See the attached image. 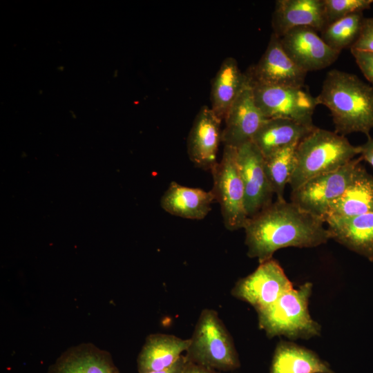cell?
Instances as JSON below:
<instances>
[{
    "label": "cell",
    "instance_id": "obj_30",
    "mask_svg": "<svg viewBox=\"0 0 373 373\" xmlns=\"http://www.w3.org/2000/svg\"><path fill=\"white\" fill-rule=\"evenodd\" d=\"M359 146L362 160L373 166V137H368L367 142Z\"/></svg>",
    "mask_w": 373,
    "mask_h": 373
},
{
    "label": "cell",
    "instance_id": "obj_15",
    "mask_svg": "<svg viewBox=\"0 0 373 373\" xmlns=\"http://www.w3.org/2000/svg\"><path fill=\"white\" fill-rule=\"evenodd\" d=\"M273 32L280 38L297 27L321 32L327 26L323 0H278L272 14Z\"/></svg>",
    "mask_w": 373,
    "mask_h": 373
},
{
    "label": "cell",
    "instance_id": "obj_13",
    "mask_svg": "<svg viewBox=\"0 0 373 373\" xmlns=\"http://www.w3.org/2000/svg\"><path fill=\"white\" fill-rule=\"evenodd\" d=\"M266 119L256 105L248 77L247 84L224 119L225 128L222 131L221 142L224 146L233 148L252 142L254 135Z\"/></svg>",
    "mask_w": 373,
    "mask_h": 373
},
{
    "label": "cell",
    "instance_id": "obj_1",
    "mask_svg": "<svg viewBox=\"0 0 373 373\" xmlns=\"http://www.w3.org/2000/svg\"><path fill=\"white\" fill-rule=\"evenodd\" d=\"M325 223L294 203L276 199L248 218L244 227L247 254L260 263L272 258L280 249L311 248L325 244L331 238Z\"/></svg>",
    "mask_w": 373,
    "mask_h": 373
},
{
    "label": "cell",
    "instance_id": "obj_23",
    "mask_svg": "<svg viewBox=\"0 0 373 373\" xmlns=\"http://www.w3.org/2000/svg\"><path fill=\"white\" fill-rule=\"evenodd\" d=\"M269 373H334L315 352L293 343L280 341L272 358Z\"/></svg>",
    "mask_w": 373,
    "mask_h": 373
},
{
    "label": "cell",
    "instance_id": "obj_11",
    "mask_svg": "<svg viewBox=\"0 0 373 373\" xmlns=\"http://www.w3.org/2000/svg\"><path fill=\"white\" fill-rule=\"evenodd\" d=\"M251 82L274 86L303 88L307 72L285 53L280 38L271 34L258 62L246 72Z\"/></svg>",
    "mask_w": 373,
    "mask_h": 373
},
{
    "label": "cell",
    "instance_id": "obj_20",
    "mask_svg": "<svg viewBox=\"0 0 373 373\" xmlns=\"http://www.w3.org/2000/svg\"><path fill=\"white\" fill-rule=\"evenodd\" d=\"M370 212H373V175L361 164L345 192L331 205L324 221Z\"/></svg>",
    "mask_w": 373,
    "mask_h": 373
},
{
    "label": "cell",
    "instance_id": "obj_6",
    "mask_svg": "<svg viewBox=\"0 0 373 373\" xmlns=\"http://www.w3.org/2000/svg\"><path fill=\"white\" fill-rule=\"evenodd\" d=\"M211 190L221 209L224 227L229 231L244 229L248 220L245 189L236 160V148L224 146L222 159L211 169Z\"/></svg>",
    "mask_w": 373,
    "mask_h": 373
},
{
    "label": "cell",
    "instance_id": "obj_18",
    "mask_svg": "<svg viewBox=\"0 0 373 373\" xmlns=\"http://www.w3.org/2000/svg\"><path fill=\"white\" fill-rule=\"evenodd\" d=\"M190 339L166 334L148 336L137 359L138 373L164 370L172 365L186 352Z\"/></svg>",
    "mask_w": 373,
    "mask_h": 373
},
{
    "label": "cell",
    "instance_id": "obj_10",
    "mask_svg": "<svg viewBox=\"0 0 373 373\" xmlns=\"http://www.w3.org/2000/svg\"><path fill=\"white\" fill-rule=\"evenodd\" d=\"M236 160L245 189L248 218L269 206L274 193L265 171L264 156L252 142L236 148Z\"/></svg>",
    "mask_w": 373,
    "mask_h": 373
},
{
    "label": "cell",
    "instance_id": "obj_24",
    "mask_svg": "<svg viewBox=\"0 0 373 373\" xmlns=\"http://www.w3.org/2000/svg\"><path fill=\"white\" fill-rule=\"evenodd\" d=\"M298 143L281 149L264 157L265 171L277 199L284 200L285 187L289 184L295 166Z\"/></svg>",
    "mask_w": 373,
    "mask_h": 373
},
{
    "label": "cell",
    "instance_id": "obj_27",
    "mask_svg": "<svg viewBox=\"0 0 373 373\" xmlns=\"http://www.w3.org/2000/svg\"><path fill=\"white\" fill-rule=\"evenodd\" d=\"M352 49L373 52V17L364 18L359 36Z\"/></svg>",
    "mask_w": 373,
    "mask_h": 373
},
{
    "label": "cell",
    "instance_id": "obj_17",
    "mask_svg": "<svg viewBox=\"0 0 373 373\" xmlns=\"http://www.w3.org/2000/svg\"><path fill=\"white\" fill-rule=\"evenodd\" d=\"M211 191L191 188L173 181L161 198V207L167 213L182 218L202 220L215 202Z\"/></svg>",
    "mask_w": 373,
    "mask_h": 373
},
{
    "label": "cell",
    "instance_id": "obj_16",
    "mask_svg": "<svg viewBox=\"0 0 373 373\" xmlns=\"http://www.w3.org/2000/svg\"><path fill=\"white\" fill-rule=\"evenodd\" d=\"M325 222L332 239L373 262V212Z\"/></svg>",
    "mask_w": 373,
    "mask_h": 373
},
{
    "label": "cell",
    "instance_id": "obj_22",
    "mask_svg": "<svg viewBox=\"0 0 373 373\" xmlns=\"http://www.w3.org/2000/svg\"><path fill=\"white\" fill-rule=\"evenodd\" d=\"M248 81L233 57H227L213 79L211 108L222 121Z\"/></svg>",
    "mask_w": 373,
    "mask_h": 373
},
{
    "label": "cell",
    "instance_id": "obj_5",
    "mask_svg": "<svg viewBox=\"0 0 373 373\" xmlns=\"http://www.w3.org/2000/svg\"><path fill=\"white\" fill-rule=\"evenodd\" d=\"M186 352L189 362L219 371H231L240 367L232 338L211 309L202 311Z\"/></svg>",
    "mask_w": 373,
    "mask_h": 373
},
{
    "label": "cell",
    "instance_id": "obj_31",
    "mask_svg": "<svg viewBox=\"0 0 373 373\" xmlns=\"http://www.w3.org/2000/svg\"><path fill=\"white\" fill-rule=\"evenodd\" d=\"M182 373H220V372H219L218 370L188 361Z\"/></svg>",
    "mask_w": 373,
    "mask_h": 373
},
{
    "label": "cell",
    "instance_id": "obj_9",
    "mask_svg": "<svg viewBox=\"0 0 373 373\" xmlns=\"http://www.w3.org/2000/svg\"><path fill=\"white\" fill-rule=\"evenodd\" d=\"M292 288V283L279 263L271 258L260 262L254 272L238 280L231 294L250 304L258 312L271 306Z\"/></svg>",
    "mask_w": 373,
    "mask_h": 373
},
{
    "label": "cell",
    "instance_id": "obj_4",
    "mask_svg": "<svg viewBox=\"0 0 373 373\" xmlns=\"http://www.w3.org/2000/svg\"><path fill=\"white\" fill-rule=\"evenodd\" d=\"M312 290V284L306 283L285 292L271 306L258 312L260 328L269 338L285 336L290 339H308L318 336L321 326L308 309Z\"/></svg>",
    "mask_w": 373,
    "mask_h": 373
},
{
    "label": "cell",
    "instance_id": "obj_3",
    "mask_svg": "<svg viewBox=\"0 0 373 373\" xmlns=\"http://www.w3.org/2000/svg\"><path fill=\"white\" fill-rule=\"evenodd\" d=\"M343 135L316 127L298 144L294 169L289 182L294 191L310 179L334 171L360 154Z\"/></svg>",
    "mask_w": 373,
    "mask_h": 373
},
{
    "label": "cell",
    "instance_id": "obj_19",
    "mask_svg": "<svg viewBox=\"0 0 373 373\" xmlns=\"http://www.w3.org/2000/svg\"><path fill=\"white\" fill-rule=\"evenodd\" d=\"M108 352L90 343H83L66 351L48 373H117Z\"/></svg>",
    "mask_w": 373,
    "mask_h": 373
},
{
    "label": "cell",
    "instance_id": "obj_28",
    "mask_svg": "<svg viewBox=\"0 0 373 373\" xmlns=\"http://www.w3.org/2000/svg\"><path fill=\"white\" fill-rule=\"evenodd\" d=\"M356 64L373 87V52L350 50Z\"/></svg>",
    "mask_w": 373,
    "mask_h": 373
},
{
    "label": "cell",
    "instance_id": "obj_25",
    "mask_svg": "<svg viewBox=\"0 0 373 373\" xmlns=\"http://www.w3.org/2000/svg\"><path fill=\"white\" fill-rule=\"evenodd\" d=\"M364 18L363 12L349 15L325 27L321 37L338 52L351 48L359 36Z\"/></svg>",
    "mask_w": 373,
    "mask_h": 373
},
{
    "label": "cell",
    "instance_id": "obj_26",
    "mask_svg": "<svg viewBox=\"0 0 373 373\" xmlns=\"http://www.w3.org/2000/svg\"><path fill=\"white\" fill-rule=\"evenodd\" d=\"M323 3L327 26L352 13L370 9L373 0H323Z\"/></svg>",
    "mask_w": 373,
    "mask_h": 373
},
{
    "label": "cell",
    "instance_id": "obj_14",
    "mask_svg": "<svg viewBox=\"0 0 373 373\" xmlns=\"http://www.w3.org/2000/svg\"><path fill=\"white\" fill-rule=\"evenodd\" d=\"M222 120L213 110L203 106L198 111L187 138L190 160L198 168L210 170L218 162V149L221 142Z\"/></svg>",
    "mask_w": 373,
    "mask_h": 373
},
{
    "label": "cell",
    "instance_id": "obj_7",
    "mask_svg": "<svg viewBox=\"0 0 373 373\" xmlns=\"http://www.w3.org/2000/svg\"><path fill=\"white\" fill-rule=\"evenodd\" d=\"M362 158H354L341 168L314 177L291 191V202L324 220L331 205L353 180Z\"/></svg>",
    "mask_w": 373,
    "mask_h": 373
},
{
    "label": "cell",
    "instance_id": "obj_2",
    "mask_svg": "<svg viewBox=\"0 0 373 373\" xmlns=\"http://www.w3.org/2000/svg\"><path fill=\"white\" fill-rule=\"evenodd\" d=\"M317 104L330 111L335 132L345 136L362 133L370 137L373 128V87L356 75L339 70H329Z\"/></svg>",
    "mask_w": 373,
    "mask_h": 373
},
{
    "label": "cell",
    "instance_id": "obj_32",
    "mask_svg": "<svg viewBox=\"0 0 373 373\" xmlns=\"http://www.w3.org/2000/svg\"><path fill=\"white\" fill-rule=\"evenodd\" d=\"M117 373H119V372H117Z\"/></svg>",
    "mask_w": 373,
    "mask_h": 373
},
{
    "label": "cell",
    "instance_id": "obj_21",
    "mask_svg": "<svg viewBox=\"0 0 373 373\" xmlns=\"http://www.w3.org/2000/svg\"><path fill=\"white\" fill-rule=\"evenodd\" d=\"M316 127L287 119H267L254 135L252 142L266 157L281 149L299 143Z\"/></svg>",
    "mask_w": 373,
    "mask_h": 373
},
{
    "label": "cell",
    "instance_id": "obj_8",
    "mask_svg": "<svg viewBox=\"0 0 373 373\" xmlns=\"http://www.w3.org/2000/svg\"><path fill=\"white\" fill-rule=\"evenodd\" d=\"M250 82L256 105L266 119L282 118L314 126L312 116L318 106L317 101L303 88L269 86L251 79Z\"/></svg>",
    "mask_w": 373,
    "mask_h": 373
},
{
    "label": "cell",
    "instance_id": "obj_29",
    "mask_svg": "<svg viewBox=\"0 0 373 373\" xmlns=\"http://www.w3.org/2000/svg\"><path fill=\"white\" fill-rule=\"evenodd\" d=\"M188 361L185 355H182L180 358L170 367L164 370L149 372L146 373H182Z\"/></svg>",
    "mask_w": 373,
    "mask_h": 373
},
{
    "label": "cell",
    "instance_id": "obj_12",
    "mask_svg": "<svg viewBox=\"0 0 373 373\" xmlns=\"http://www.w3.org/2000/svg\"><path fill=\"white\" fill-rule=\"evenodd\" d=\"M280 41L288 57L307 73L329 66L341 53L330 48L310 27L293 28Z\"/></svg>",
    "mask_w": 373,
    "mask_h": 373
}]
</instances>
